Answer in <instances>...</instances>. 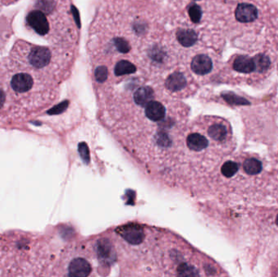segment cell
<instances>
[{"mask_svg": "<svg viewBox=\"0 0 278 277\" xmlns=\"http://www.w3.org/2000/svg\"><path fill=\"white\" fill-rule=\"evenodd\" d=\"M137 68L135 64L127 60H121L115 66L114 73L116 76L129 75L135 74Z\"/></svg>", "mask_w": 278, "mask_h": 277, "instance_id": "cell-11", "label": "cell"}, {"mask_svg": "<svg viewBox=\"0 0 278 277\" xmlns=\"http://www.w3.org/2000/svg\"><path fill=\"white\" fill-rule=\"evenodd\" d=\"M113 42H114L116 48L120 52L126 54V53L130 51V44L126 41V39H122V38H116V39H113Z\"/></svg>", "mask_w": 278, "mask_h": 277, "instance_id": "cell-15", "label": "cell"}, {"mask_svg": "<svg viewBox=\"0 0 278 277\" xmlns=\"http://www.w3.org/2000/svg\"><path fill=\"white\" fill-rule=\"evenodd\" d=\"M177 39L182 46L189 47L196 43L198 41V35L194 30L180 29L177 32Z\"/></svg>", "mask_w": 278, "mask_h": 277, "instance_id": "cell-9", "label": "cell"}, {"mask_svg": "<svg viewBox=\"0 0 278 277\" xmlns=\"http://www.w3.org/2000/svg\"><path fill=\"white\" fill-rule=\"evenodd\" d=\"M72 12L73 14V17H74V20H75L76 23L78 25V28L81 27L80 23V17H79V12H78V9L76 8L74 6H72Z\"/></svg>", "mask_w": 278, "mask_h": 277, "instance_id": "cell-17", "label": "cell"}, {"mask_svg": "<svg viewBox=\"0 0 278 277\" xmlns=\"http://www.w3.org/2000/svg\"><path fill=\"white\" fill-rule=\"evenodd\" d=\"M235 18L242 24L253 23L259 18V10L253 3L241 2L235 9Z\"/></svg>", "mask_w": 278, "mask_h": 277, "instance_id": "cell-5", "label": "cell"}, {"mask_svg": "<svg viewBox=\"0 0 278 277\" xmlns=\"http://www.w3.org/2000/svg\"><path fill=\"white\" fill-rule=\"evenodd\" d=\"M188 12H189V18L194 23L197 24L200 22L202 16H203V12L198 4L193 3V4L189 5Z\"/></svg>", "mask_w": 278, "mask_h": 277, "instance_id": "cell-13", "label": "cell"}, {"mask_svg": "<svg viewBox=\"0 0 278 277\" xmlns=\"http://www.w3.org/2000/svg\"><path fill=\"white\" fill-rule=\"evenodd\" d=\"M26 22L31 30L39 36H45L50 30V25L46 14L40 8L30 11L26 16Z\"/></svg>", "mask_w": 278, "mask_h": 277, "instance_id": "cell-4", "label": "cell"}, {"mask_svg": "<svg viewBox=\"0 0 278 277\" xmlns=\"http://www.w3.org/2000/svg\"><path fill=\"white\" fill-rule=\"evenodd\" d=\"M107 77H108V70H107V67L99 66L95 69L94 78L98 82H104L107 80Z\"/></svg>", "mask_w": 278, "mask_h": 277, "instance_id": "cell-16", "label": "cell"}, {"mask_svg": "<svg viewBox=\"0 0 278 277\" xmlns=\"http://www.w3.org/2000/svg\"><path fill=\"white\" fill-rule=\"evenodd\" d=\"M228 122L219 117H203L188 124L183 138L178 176L194 186L209 171L217 154L231 141Z\"/></svg>", "mask_w": 278, "mask_h": 277, "instance_id": "cell-1", "label": "cell"}, {"mask_svg": "<svg viewBox=\"0 0 278 277\" xmlns=\"http://www.w3.org/2000/svg\"><path fill=\"white\" fill-rule=\"evenodd\" d=\"M273 61L266 53H258L254 55H237L232 61L233 71L246 77L266 75L272 69Z\"/></svg>", "mask_w": 278, "mask_h": 277, "instance_id": "cell-2", "label": "cell"}, {"mask_svg": "<svg viewBox=\"0 0 278 277\" xmlns=\"http://www.w3.org/2000/svg\"><path fill=\"white\" fill-rule=\"evenodd\" d=\"M262 163L255 158H246L244 161L243 169L246 174L257 175L262 171Z\"/></svg>", "mask_w": 278, "mask_h": 277, "instance_id": "cell-10", "label": "cell"}, {"mask_svg": "<svg viewBox=\"0 0 278 277\" xmlns=\"http://www.w3.org/2000/svg\"><path fill=\"white\" fill-rule=\"evenodd\" d=\"M192 71L198 75H206L212 72L213 69V63L211 58L207 55H198L192 60Z\"/></svg>", "mask_w": 278, "mask_h": 277, "instance_id": "cell-6", "label": "cell"}, {"mask_svg": "<svg viewBox=\"0 0 278 277\" xmlns=\"http://www.w3.org/2000/svg\"><path fill=\"white\" fill-rule=\"evenodd\" d=\"M276 224H277V225H278V216H277Z\"/></svg>", "mask_w": 278, "mask_h": 277, "instance_id": "cell-18", "label": "cell"}, {"mask_svg": "<svg viewBox=\"0 0 278 277\" xmlns=\"http://www.w3.org/2000/svg\"><path fill=\"white\" fill-rule=\"evenodd\" d=\"M164 85L169 91L178 92L183 90L186 86L187 80L185 76L182 73L175 72L168 77Z\"/></svg>", "mask_w": 278, "mask_h": 277, "instance_id": "cell-8", "label": "cell"}, {"mask_svg": "<svg viewBox=\"0 0 278 277\" xmlns=\"http://www.w3.org/2000/svg\"><path fill=\"white\" fill-rule=\"evenodd\" d=\"M155 99V91L150 86H141L136 89L134 94L133 99L135 105L139 108H144L151 101Z\"/></svg>", "mask_w": 278, "mask_h": 277, "instance_id": "cell-7", "label": "cell"}, {"mask_svg": "<svg viewBox=\"0 0 278 277\" xmlns=\"http://www.w3.org/2000/svg\"><path fill=\"white\" fill-rule=\"evenodd\" d=\"M8 108V96L7 89L0 85V115H7Z\"/></svg>", "mask_w": 278, "mask_h": 277, "instance_id": "cell-14", "label": "cell"}, {"mask_svg": "<svg viewBox=\"0 0 278 277\" xmlns=\"http://www.w3.org/2000/svg\"><path fill=\"white\" fill-rule=\"evenodd\" d=\"M238 171H239V165L234 161H226V163H224L221 166V174L226 178H231L232 176H234Z\"/></svg>", "mask_w": 278, "mask_h": 277, "instance_id": "cell-12", "label": "cell"}, {"mask_svg": "<svg viewBox=\"0 0 278 277\" xmlns=\"http://www.w3.org/2000/svg\"><path fill=\"white\" fill-rule=\"evenodd\" d=\"M20 46L24 52L21 53V62L25 63L28 69L34 72L39 71L50 64L52 55L47 47L27 43Z\"/></svg>", "mask_w": 278, "mask_h": 277, "instance_id": "cell-3", "label": "cell"}]
</instances>
